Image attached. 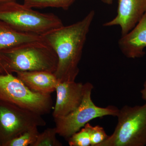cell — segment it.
<instances>
[{
    "instance_id": "8992f818",
    "label": "cell",
    "mask_w": 146,
    "mask_h": 146,
    "mask_svg": "<svg viewBox=\"0 0 146 146\" xmlns=\"http://www.w3.org/2000/svg\"><path fill=\"white\" fill-rule=\"evenodd\" d=\"M84 84V95L79 106L66 116L54 119L57 134L67 140L91 120L106 116L117 117L119 113V110L115 106L102 108L95 105L91 97L93 84Z\"/></svg>"
},
{
    "instance_id": "277c9868",
    "label": "cell",
    "mask_w": 146,
    "mask_h": 146,
    "mask_svg": "<svg viewBox=\"0 0 146 146\" xmlns=\"http://www.w3.org/2000/svg\"><path fill=\"white\" fill-rule=\"evenodd\" d=\"M114 132L98 146H146V103L119 110Z\"/></svg>"
},
{
    "instance_id": "3957f363",
    "label": "cell",
    "mask_w": 146,
    "mask_h": 146,
    "mask_svg": "<svg viewBox=\"0 0 146 146\" xmlns=\"http://www.w3.org/2000/svg\"><path fill=\"white\" fill-rule=\"evenodd\" d=\"M0 20L18 31L41 36L63 25L56 15L40 13L16 1L0 4Z\"/></svg>"
},
{
    "instance_id": "30bf717a",
    "label": "cell",
    "mask_w": 146,
    "mask_h": 146,
    "mask_svg": "<svg viewBox=\"0 0 146 146\" xmlns=\"http://www.w3.org/2000/svg\"><path fill=\"white\" fill-rule=\"evenodd\" d=\"M118 45L122 53L128 58H138L145 54L146 12L129 33L121 36Z\"/></svg>"
},
{
    "instance_id": "7a4b0ae2",
    "label": "cell",
    "mask_w": 146,
    "mask_h": 146,
    "mask_svg": "<svg viewBox=\"0 0 146 146\" xmlns=\"http://www.w3.org/2000/svg\"><path fill=\"white\" fill-rule=\"evenodd\" d=\"M58 61L54 50L43 39L0 51V65L6 73L39 71L54 73Z\"/></svg>"
},
{
    "instance_id": "ba28073f",
    "label": "cell",
    "mask_w": 146,
    "mask_h": 146,
    "mask_svg": "<svg viewBox=\"0 0 146 146\" xmlns=\"http://www.w3.org/2000/svg\"><path fill=\"white\" fill-rule=\"evenodd\" d=\"M85 84L75 81L59 82L55 88L56 99L53 112L54 118L66 116L76 109L81 103Z\"/></svg>"
},
{
    "instance_id": "5bb4252c",
    "label": "cell",
    "mask_w": 146,
    "mask_h": 146,
    "mask_svg": "<svg viewBox=\"0 0 146 146\" xmlns=\"http://www.w3.org/2000/svg\"><path fill=\"white\" fill-rule=\"evenodd\" d=\"M37 127H34L25 131L18 137L9 141L4 146H32L39 134Z\"/></svg>"
},
{
    "instance_id": "44dd1931",
    "label": "cell",
    "mask_w": 146,
    "mask_h": 146,
    "mask_svg": "<svg viewBox=\"0 0 146 146\" xmlns=\"http://www.w3.org/2000/svg\"><path fill=\"white\" fill-rule=\"evenodd\" d=\"M5 72L3 70L2 66L0 65V75L3 74H5Z\"/></svg>"
},
{
    "instance_id": "52a82bcc",
    "label": "cell",
    "mask_w": 146,
    "mask_h": 146,
    "mask_svg": "<svg viewBox=\"0 0 146 146\" xmlns=\"http://www.w3.org/2000/svg\"><path fill=\"white\" fill-rule=\"evenodd\" d=\"M42 115L8 102L0 101V146L34 127L44 126Z\"/></svg>"
},
{
    "instance_id": "9c48e42d",
    "label": "cell",
    "mask_w": 146,
    "mask_h": 146,
    "mask_svg": "<svg viewBox=\"0 0 146 146\" xmlns=\"http://www.w3.org/2000/svg\"><path fill=\"white\" fill-rule=\"evenodd\" d=\"M146 12V0H118L117 16L103 26H119L121 36H124L135 27Z\"/></svg>"
},
{
    "instance_id": "ac0fdd59",
    "label": "cell",
    "mask_w": 146,
    "mask_h": 146,
    "mask_svg": "<svg viewBox=\"0 0 146 146\" xmlns=\"http://www.w3.org/2000/svg\"><path fill=\"white\" fill-rule=\"evenodd\" d=\"M141 92L142 95V98L146 102V81L144 82L143 88L141 90Z\"/></svg>"
},
{
    "instance_id": "8fae6325",
    "label": "cell",
    "mask_w": 146,
    "mask_h": 146,
    "mask_svg": "<svg viewBox=\"0 0 146 146\" xmlns=\"http://www.w3.org/2000/svg\"><path fill=\"white\" fill-rule=\"evenodd\" d=\"M16 74L30 89L41 94H51L55 91L58 82L54 73L46 71L18 72Z\"/></svg>"
},
{
    "instance_id": "9a60e30c",
    "label": "cell",
    "mask_w": 146,
    "mask_h": 146,
    "mask_svg": "<svg viewBox=\"0 0 146 146\" xmlns=\"http://www.w3.org/2000/svg\"><path fill=\"white\" fill-rule=\"evenodd\" d=\"M56 128H48L39 133L36 141L32 146H61L62 144L56 137Z\"/></svg>"
},
{
    "instance_id": "7c38bea8",
    "label": "cell",
    "mask_w": 146,
    "mask_h": 146,
    "mask_svg": "<svg viewBox=\"0 0 146 146\" xmlns=\"http://www.w3.org/2000/svg\"><path fill=\"white\" fill-rule=\"evenodd\" d=\"M42 39L41 35L18 31L0 20V51L26 42Z\"/></svg>"
},
{
    "instance_id": "e0dca14e",
    "label": "cell",
    "mask_w": 146,
    "mask_h": 146,
    "mask_svg": "<svg viewBox=\"0 0 146 146\" xmlns=\"http://www.w3.org/2000/svg\"><path fill=\"white\" fill-rule=\"evenodd\" d=\"M91 146H98L108 138L104 129L99 125L93 126L88 123Z\"/></svg>"
},
{
    "instance_id": "5b68a950",
    "label": "cell",
    "mask_w": 146,
    "mask_h": 146,
    "mask_svg": "<svg viewBox=\"0 0 146 146\" xmlns=\"http://www.w3.org/2000/svg\"><path fill=\"white\" fill-rule=\"evenodd\" d=\"M0 101L8 102L42 115L52 108L51 94L35 92L12 73L0 75Z\"/></svg>"
},
{
    "instance_id": "ffe728a7",
    "label": "cell",
    "mask_w": 146,
    "mask_h": 146,
    "mask_svg": "<svg viewBox=\"0 0 146 146\" xmlns=\"http://www.w3.org/2000/svg\"><path fill=\"white\" fill-rule=\"evenodd\" d=\"M16 0H0V4L4 3L14 1Z\"/></svg>"
},
{
    "instance_id": "6da1fadb",
    "label": "cell",
    "mask_w": 146,
    "mask_h": 146,
    "mask_svg": "<svg viewBox=\"0 0 146 146\" xmlns=\"http://www.w3.org/2000/svg\"><path fill=\"white\" fill-rule=\"evenodd\" d=\"M95 11L91 10L80 21L54 29L41 35L52 47L58 58L54 74L59 82L75 81L79 73V63Z\"/></svg>"
},
{
    "instance_id": "d6986e66",
    "label": "cell",
    "mask_w": 146,
    "mask_h": 146,
    "mask_svg": "<svg viewBox=\"0 0 146 146\" xmlns=\"http://www.w3.org/2000/svg\"><path fill=\"white\" fill-rule=\"evenodd\" d=\"M101 1L106 4L108 5H112L113 1V0H101Z\"/></svg>"
},
{
    "instance_id": "2e32d148",
    "label": "cell",
    "mask_w": 146,
    "mask_h": 146,
    "mask_svg": "<svg viewBox=\"0 0 146 146\" xmlns=\"http://www.w3.org/2000/svg\"><path fill=\"white\" fill-rule=\"evenodd\" d=\"M70 146H91V138L88 123L78 132L68 139Z\"/></svg>"
},
{
    "instance_id": "4fadbf2b",
    "label": "cell",
    "mask_w": 146,
    "mask_h": 146,
    "mask_svg": "<svg viewBox=\"0 0 146 146\" xmlns=\"http://www.w3.org/2000/svg\"><path fill=\"white\" fill-rule=\"evenodd\" d=\"M76 0H24L23 4L30 8L52 7L68 10Z\"/></svg>"
}]
</instances>
